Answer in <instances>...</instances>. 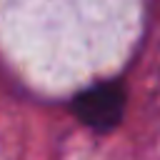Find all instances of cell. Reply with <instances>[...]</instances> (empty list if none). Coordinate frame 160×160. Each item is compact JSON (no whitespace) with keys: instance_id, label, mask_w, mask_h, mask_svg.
I'll return each mask as SVG.
<instances>
[{"instance_id":"1","label":"cell","mask_w":160,"mask_h":160,"mask_svg":"<svg viewBox=\"0 0 160 160\" xmlns=\"http://www.w3.org/2000/svg\"><path fill=\"white\" fill-rule=\"evenodd\" d=\"M72 115L95 132H110L125 115V90L115 80L95 82L72 98Z\"/></svg>"}]
</instances>
